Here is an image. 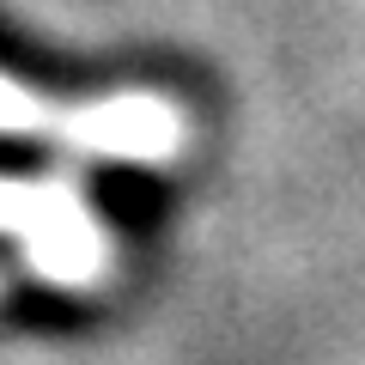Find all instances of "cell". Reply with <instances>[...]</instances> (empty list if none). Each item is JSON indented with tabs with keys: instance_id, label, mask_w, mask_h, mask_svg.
<instances>
[{
	"instance_id": "6da1fadb",
	"label": "cell",
	"mask_w": 365,
	"mask_h": 365,
	"mask_svg": "<svg viewBox=\"0 0 365 365\" xmlns=\"http://www.w3.org/2000/svg\"><path fill=\"white\" fill-rule=\"evenodd\" d=\"M67 134L79 153H165L170 116L146 98H116L91 110H55L49 98L0 73V134Z\"/></svg>"
},
{
	"instance_id": "7a4b0ae2",
	"label": "cell",
	"mask_w": 365,
	"mask_h": 365,
	"mask_svg": "<svg viewBox=\"0 0 365 365\" xmlns=\"http://www.w3.org/2000/svg\"><path fill=\"white\" fill-rule=\"evenodd\" d=\"M0 225L25 237L31 262L55 280H91L104 250H98V232L79 213V201L67 189H43V182H0Z\"/></svg>"
}]
</instances>
